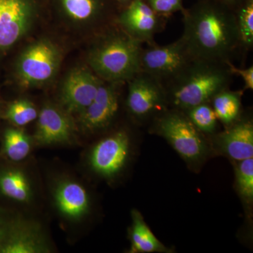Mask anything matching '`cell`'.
<instances>
[{"instance_id": "1", "label": "cell", "mask_w": 253, "mask_h": 253, "mask_svg": "<svg viewBox=\"0 0 253 253\" xmlns=\"http://www.w3.org/2000/svg\"><path fill=\"white\" fill-rule=\"evenodd\" d=\"M195 59L226 63L241 46L236 16L201 7L184 17L182 36Z\"/></svg>"}, {"instance_id": "2", "label": "cell", "mask_w": 253, "mask_h": 253, "mask_svg": "<svg viewBox=\"0 0 253 253\" xmlns=\"http://www.w3.org/2000/svg\"><path fill=\"white\" fill-rule=\"evenodd\" d=\"M231 76L226 63L194 59L164 86L168 101L184 111L209 103L218 93L228 89Z\"/></svg>"}, {"instance_id": "3", "label": "cell", "mask_w": 253, "mask_h": 253, "mask_svg": "<svg viewBox=\"0 0 253 253\" xmlns=\"http://www.w3.org/2000/svg\"><path fill=\"white\" fill-rule=\"evenodd\" d=\"M142 44L122 29L100 37L88 52V66L102 81L123 83L140 72Z\"/></svg>"}, {"instance_id": "4", "label": "cell", "mask_w": 253, "mask_h": 253, "mask_svg": "<svg viewBox=\"0 0 253 253\" xmlns=\"http://www.w3.org/2000/svg\"><path fill=\"white\" fill-rule=\"evenodd\" d=\"M63 58L61 46L51 38L42 37L28 44L15 63V76L23 88L41 87L53 81Z\"/></svg>"}, {"instance_id": "5", "label": "cell", "mask_w": 253, "mask_h": 253, "mask_svg": "<svg viewBox=\"0 0 253 253\" xmlns=\"http://www.w3.org/2000/svg\"><path fill=\"white\" fill-rule=\"evenodd\" d=\"M38 19L36 0H0V56L28 38Z\"/></svg>"}, {"instance_id": "6", "label": "cell", "mask_w": 253, "mask_h": 253, "mask_svg": "<svg viewBox=\"0 0 253 253\" xmlns=\"http://www.w3.org/2000/svg\"><path fill=\"white\" fill-rule=\"evenodd\" d=\"M195 59L183 38L165 46L151 44L141 50L140 72L147 73L167 84Z\"/></svg>"}, {"instance_id": "7", "label": "cell", "mask_w": 253, "mask_h": 253, "mask_svg": "<svg viewBox=\"0 0 253 253\" xmlns=\"http://www.w3.org/2000/svg\"><path fill=\"white\" fill-rule=\"evenodd\" d=\"M158 132L186 161L197 162L207 153V146L199 129L179 111L166 113L158 118Z\"/></svg>"}, {"instance_id": "8", "label": "cell", "mask_w": 253, "mask_h": 253, "mask_svg": "<svg viewBox=\"0 0 253 253\" xmlns=\"http://www.w3.org/2000/svg\"><path fill=\"white\" fill-rule=\"evenodd\" d=\"M78 126L72 115L59 104L46 101L38 113L33 136L35 146H69L77 141Z\"/></svg>"}, {"instance_id": "9", "label": "cell", "mask_w": 253, "mask_h": 253, "mask_svg": "<svg viewBox=\"0 0 253 253\" xmlns=\"http://www.w3.org/2000/svg\"><path fill=\"white\" fill-rule=\"evenodd\" d=\"M51 183V200L58 215L71 224L84 221L91 208L90 195L86 186L68 174L56 176Z\"/></svg>"}, {"instance_id": "10", "label": "cell", "mask_w": 253, "mask_h": 253, "mask_svg": "<svg viewBox=\"0 0 253 253\" xmlns=\"http://www.w3.org/2000/svg\"><path fill=\"white\" fill-rule=\"evenodd\" d=\"M101 81L89 67L73 68L61 83L58 104L70 114L78 116L94 99Z\"/></svg>"}, {"instance_id": "11", "label": "cell", "mask_w": 253, "mask_h": 253, "mask_svg": "<svg viewBox=\"0 0 253 253\" xmlns=\"http://www.w3.org/2000/svg\"><path fill=\"white\" fill-rule=\"evenodd\" d=\"M129 137L126 131L113 133L93 146L88 163L91 170L99 176L112 179L120 174L129 154Z\"/></svg>"}, {"instance_id": "12", "label": "cell", "mask_w": 253, "mask_h": 253, "mask_svg": "<svg viewBox=\"0 0 253 253\" xmlns=\"http://www.w3.org/2000/svg\"><path fill=\"white\" fill-rule=\"evenodd\" d=\"M123 83L102 81L90 104L77 116L78 127L86 133L104 129L116 117L119 107L120 88Z\"/></svg>"}, {"instance_id": "13", "label": "cell", "mask_w": 253, "mask_h": 253, "mask_svg": "<svg viewBox=\"0 0 253 253\" xmlns=\"http://www.w3.org/2000/svg\"><path fill=\"white\" fill-rule=\"evenodd\" d=\"M126 107L133 116L144 118L161 111L168 101L162 83L147 73L139 72L127 81Z\"/></svg>"}, {"instance_id": "14", "label": "cell", "mask_w": 253, "mask_h": 253, "mask_svg": "<svg viewBox=\"0 0 253 253\" xmlns=\"http://www.w3.org/2000/svg\"><path fill=\"white\" fill-rule=\"evenodd\" d=\"M52 245L41 223L16 216L0 253H49Z\"/></svg>"}, {"instance_id": "15", "label": "cell", "mask_w": 253, "mask_h": 253, "mask_svg": "<svg viewBox=\"0 0 253 253\" xmlns=\"http://www.w3.org/2000/svg\"><path fill=\"white\" fill-rule=\"evenodd\" d=\"M158 15L143 0H134L118 18V23L134 39L154 44V36L163 26Z\"/></svg>"}, {"instance_id": "16", "label": "cell", "mask_w": 253, "mask_h": 253, "mask_svg": "<svg viewBox=\"0 0 253 253\" xmlns=\"http://www.w3.org/2000/svg\"><path fill=\"white\" fill-rule=\"evenodd\" d=\"M0 168V195L23 206H30L36 197V186L27 169L18 163Z\"/></svg>"}, {"instance_id": "17", "label": "cell", "mask_w": 253, "mask_h": 253, "mask_svg": "<svg viewBox=\"0 0 253 253\" xmlns=\"http://www.w3.org/2000/svg\"><path fill=\"white\" fill-rule=\"evenodd\" d=\"M218 145L231 159L253 158V125L251 121L236 123L218 136Z\"/></svg>"}, {"instance_id": "18", "label": "cell", "mask_w": 253, "mask_h": 253, "mask_svg": "<svg viewBox=\"0 0 253 253\" xmlns=\"http://www.w3.org/2000/svg\"><path fill=\"white\" fill-rule=\"evenodd\" d=\"M65 25L75 30L96 27L100 16L99 0H59Z\"/></svg>"}, {"instance_id": "19", "label": "cell", "mask_w": 253, "mask_h": 253, "mask_svg": "<svg viewBox=\"0 0 253 253\" xmlns=\"http://www.w3.org/2000/svg\"><path fill=\"white\" fill-rule=\"evenodd\" d=\"M131 221L129 253L171 252L156 237L145 222L142 214L136 210L131 211Z\"/></svg>"}, {"instance_id": "20", "label": "cell", "mask_w": 253, "mask_h": 253, "mask_svg": "<svg viewBox=\"0 0 253 253\" xmlns=\"http://www.w3.org/2000/svg\"><path fill=\"white\" fill-rule=\"evenodd\" d=\"M34 146L33 136H30L23 127L12 126L3 131L1 154L10 162H22L31 154Z\"/></svg>"}, {"instance_id": "21", "label": "cell", "mask_w": 253, "mask_h": 253, "mask_svg": "<svg viewBox=\"0 0 253 253\" xmlns=\"http://www.w3.org/2000/svg\"><path fill=\"white\" fill-rule=\"evenodd\" d=\"M242 91H220L213 97L212 109L217 119L225 125L232 124L239 117L241 107Z\"/></svg>"}, {"instance_id": "22", "label": "cell", "mask_w": 253, "mask_h": 253, "mask_svg": "<svg viewBox=\"0 0 253 253\" xmlns=\"http://www.w3.org/2000/svg\"><path fill=\"white\" fill-rule=\"evenodd\" d=\"M38 113L36 105L31 100L21 98L11 101L6 106L2 118L12 126L23 127L36 121Z\"/></svg>"}, {"instance_id": "23", "label": "cell", "mask_w": 253, "mask_h": 253, "mask_svg": "<svg viewBox=\"0 0 253 253\" xmlns=\"http://www.w3.org/2000/svg\"><path fill=\"white\" fill-rule=\"evenodd\" d=\"M186 116L200 131L213 132L217 127V118L208 103L185 110Z\"/></svg>"}, {"instance_id": "24", "label": "cell", "mask_w": 253, "mask_h": 253, "mask_svg": "<svg viewBox=\"0 0 253 253\" xmlns=\"http://www.w3.org/2000/svg\"><path fill=\"white\" fill-rule=\"evenodd\" d=\"M241 46L251 49L253 45V3L250 1L236 16Z\"/></svg>"}, {"instance_id": "25", "label": "cell", "mask_w": 253, "mask_h": 253, "mask_svg": "<svg viewBox=\"0 0 253 253\" xmlns=\"http://www.w3.org/2000/svg\"><path fill=\"white\" fill-rule=\"evenodd\" d=\"M239 162L236 168L238 190L243 199L251 202L253 199V158Z\"/></svg>"}, {"instance_id": "26", "label": "cell", "mask_w": 253, "mask_h": 253, "mask_svg": "<svg viewBox=\"0 0 253 253\" xmlns=\"http://www.w3.org/2000/svg\"><path fill=\"white\" fill-rule=\"evenodd\" d=\"M149 6L159 15L171 14L181 9V0H149Z\"/></svg>"}, {"instance_id": "27", "label": "cell", "mask_w": 253, "mask_h": 253, "mask_svg": "<svg viewBox=\"0 0 253 253\" xmlns=\"http://www.w3.org/2000/svg\"><path fill=\"white\" fill-rule=\"evenodd\" d=\"M228 68L231 73V74L238 75L241 76L243 81L244 83V89H249L253 90V66H250L249 68L246 69H241L234 66L231 61L226 62Z\"/></svg>"}, {"instance_id": "28", "label": "cell", "mask_w": 253, "mask_h": 253, "mask_svg": "<svg viewBox=\"0 0 253 253\" xmlns=\"http://www.w3.org/2000/svg\"><path fill=\"white\" fill-rule=\"evenodd\" d=\"M16 216L0 210V250L2 248L5 241L9 236Z\"/></svg>"}, {"instance_id": "29", "label": "cell", "mask_w": 253, "mask_h": 253, "mask_svg": "<svg viewBox=\"0 0 253 253\" xmlns=\"http://www.w3.org/2000/svg\"><path fill=\"white\" fill-rule=\"evenodd\" d=\"M121 1H126V0H121Z\"/></svg>"}, {"instance_id": "30", "label": "cell", "mask_w": 253, "mask_h": 253, "mask_svg": "<svg viewBox=\"0 0 253 253\" xmlns=\"http://www.w3.org/2000/svg\"><path fill=\"white\" fill-rule=\"evenodd\" d=\"M229 1H231V0H229Z\"/></svg>"}]
</instances>
